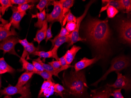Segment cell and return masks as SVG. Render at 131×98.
I'll return each mask as SVG.
<instances>
[{"label":"cell","mask_w":131,"mask_h":98,"mask_svg":"<svg viewBox=\"0 0 131 98\" xmlns=\"http://www.w3.org/2000/svg\"><path fill=\"white\" fill-rule=\"evenodd\" d=\"M86 33L92 45L97 50L104 53L105 48L108 44L111 35L108 20H89L86 26Z\"/></svg>","instance_id":"1"},{"label":"cell","mask_w":131,"mask_h":98,"mask_svg":"<svg viewBox=\"0 0 131 98\" xmlns=\"http://www.w3.org/2000/svg\"><path fill=\"white\" fill-rule=\"evenodd\" d=\"M72 68L69 75L64 76L63 84L67 93L81 97L86 93L88 88L84 71L76 72Z\"/></svg>","instance_id":"2"},{"label":"cell","mask_w":131,"mask_h":98,"mask_svg":"<svg viewBox=\"0 0 131 98\" xmlns=\"http://www.w3.org/2000/svg\"><path fill=\"white\" fill-rule=\"evenodd\" d=\"M129 60L126 57L122 56L114 58L112 60L111 66L109 69L106 71V73L102 77L95 83H93L92 85L97 86L100 82L104 81L106 79L108 75L110 73L113 71L119 72L126 68L129 66Z\"/></svg>","instance_id":"3"},{"label":"cell","mask_w":131,"mask_h":98,"mask_svg":"<svg viewBox=\"0 0 131 98\" xmlns=\"http://www.w3.org/2000/svg\"><path fill=\"white\" fill-rule=\"evenodd\" d=\"M16 94H20L21 96L25 98H29L30 95V84L27 83L23 87H18L9 84L7 87L3 90L0 89L1 96L3 95L12 96Z\"/></svg>","instance_id":"4"},{"label":"cell","mask_w":131,"mask_h":98,"mask_svg":"<svg viewBox=\"0 0 131 98\" xmlns=\"http://www.w3.org/2000/svg\"><path fill=\"white\" fill-rule=\"evenodd\" d=\"M52 5H53V11L50 14H46V20L48 23L53 24L56 22H60L62 26L63 23V9L60 1H53Z\"/></svg>","instance_id":"5"},{"label":"cell","mask_w":131,"mask_h":98,"mask_svg":"<svg viewBox=\"0 0 131 98\" xmlns=\"http://www.w3.org/2000/svg\"><path fill=\"white\" fill-rule=\"evenodd\" d=\"M94 1H90L88 4L87 6H86L85 10H84V12L83 14L77 18L76 22V27L74 31L71 32L70 34V37L71 39V42L68 45V47L73 45V44L77 42L78 41H83L86 40V39H82L79 36V31L80 29V25H81V23L83 19H84L85 16L86 15L88 12V9L90 7V6L92 5V4L93 3Z\"/></svg>","instance_id":"6"},{"label":"cell","mask_w":131,"mask_h":98,"mask_svg":"<svg viewBox=\"0 0 131 98\" xmlns=\"http://www.w3.org/2000/svg\"><path fill=\"white\" fill-rule=\"evenodd\" d=\"M19 43V39L14 36H10L0 42V50L3 51L4 55L6 53L20 57L15 50V46Z\"/></svg>","instance_id":"7"},{"label":"cell","mask_w":131,"mask_h":98,"mask_svg":"<svg viewBox=\"0 0 131 98\" xmlns=\"http://www.w3.org/2000/svg\"><path fill=\"white\" fill-rule=\"evenodd\" d=\"M120 37L126 43L131 45V22L130 19L123 20L119 27Z\"/></svg>","instance_id":"8"},{"label":"cell","mask_w":131,"mask_h":98,"mask_svg":"<svg viewBox=\"0 0 131 98\" xmlns=\"http://www.w3.org/2000/svg\"><path fill=\"white\" fill-rule=\"evenodd\" d=\"M117 74V79L113 84H107L110 87L114 89H121L125 90L126 92L131 89V81L128 77L123 75L119 72H116Z\"/></svg>","instance_id":"9"},{"label":"cell","mask_w":131,"mask_h":98,"mask_svg":"<svg viewBox=\"0 0 131 98\" xmlns=\"http://www.w3.org/2000/svg\"><path fill=\"white\" fill-rule=\"evenodd\" d=\"M12 11V15L10 19L12 26L14 28L20 29V23L23 17L26 15V12H19L17 10V7L13 6L11 8Z\"/></svg>","instance_id":"10"},{"label":"cell","mask_w":131,"mask_h":98,"mask_svg":"<svg viewBox=\"0 0 131 98\" xmlns=\"http://www.w3.org/2000/svg\"><path fill=\"white\" fill-rule=\"evenodd\" d=\"M101 58H102V57L100 56H97L92 59L84 57L83 59H81L80 61H79L78 62L76 63L73 68L75 69V70L76 72H78L94 63H96Z\"/></svg>","instance_id":"11"},{"label":"cell","mask_w":131,"mask_h":98,"mask_svg":"<svg viewBox=\"0 0 131 98\" xmlns=\"http://www.w3.org/2000/svg\"><path fill=\"white\" fill-rule=\"evenodd\" d=\"M34 60L37 61V62L39 63L40 64L42 65L45 71H46L49 72L53 75L59 78V79H60V77H59V73L63 71L67 70V69H68L70 68L74 67V66H73L68 65V66H65V67H61V68H59L58 70H55L49 64H45V63H44L42 61L40 58H37V59L35 60Z\"/></svg>","instance_id":"12"},{"label":"cell","mask_w":131,"mask_h":98,"mask_svg":"<svg viewBox=\"0 0 131 98\" xmlns=\"http://www.w3.org/2000/svg\"><path fill=\"white\" fill-rule=\"evenodd\" d=\"M70 42L71 39L70 37V34L64 37L57 38L55 41L53 47L51 50L53 53V58H54L56 60H59V58L57 55L58 49L64 43L68 42L70 43Z\"/></svg>","instance_id":"13"},{"label":"cell","mask_w":131,"mask_h":98,"mask_svg":"<svg viewBox=\"0 0 131 98\" xmlns=\"http://www.w3.org/2000/svg\"><path fill=\"white\" fill-rule=\"evenodd\" d=\"M12 26L10 23L4 25L3 28L0 31V42L3 41L10 36H17V32L15 28H12L10 30V27Z\"/></svg>","instance_id":"14"},{"label":"cell","mask_w":131,"mask_h":98,"mask_svg":"<svg viewBox=\"0 0 131 98\" xmlns=\"http://www.w3.org/2000/svg\"><path fill=\"white\" fill-rule=\"evenodd\" d=\"M103 4H105L102 7L100 13L106 10L109 6H111L117 9L118 11L123 12L125 10L123 5L121 2V0H110V1H102Z\"/></svg>","instance_id":"15"},{"label":"cell","mask_w":131,"mask_h":98,"mask_svg":"<svg viewBox=\"0 0 131 98\" xmlns=\"http://www.w3.org/2000/svg\"><path fill=\"white\" fill-rule=\"evenodd\" d=\"M48 29V22L46 20H44L42 24V27L40 29L37 30L35 38H34V41L38 43L39 45L40 44L43 40L46 38V32Z\"/></svg>","instance_id":"16"},{"label":"cell","mask_w":131,"mask_h":98,"mask_svg":"<svg viewBox=\"0 0 131 98\" xmlns=\"http://www.w3.org/2000/svg\"><path fill=\"white\" fill-rule=\"evenodd\" d=\"M80 49H81V48L79 46L73 45L70 50H68L67 51L64 56L67 64L70 65L72 63L75 59L77 53L78 52Z\"/></svg>","instance_id":"17"},{"label":"cell","mask_w":131,"mask_h":98,"mask_svg":"<svg viewBox=\"0 0 131 98\" xmlns=\"http://www.w3.org/2000/svg\"><path fill=\"white\" fill-rule=\"evenodd\" d=\"M34 74H35L34 72L26 71L20 77L15 85L18 87L24 86L28 83V82L32 77Z\"/></svg>","instance_id":"18"},{"label":"cell","mask_w":131,"mask_h":98,"mask_svg":"<svg viewBox=\"0 0 131 98\" xmlns=\"http://www.w3.org/2000/svg\"><path fill=\"white\" fill-rule=\"evenodd\" d=\"M59 1L61 4L62 9H63L62 14H63V23L62 25V27H63L66 15L68 13L69 10H70V8L73 6L75 1L74 0H61Z\"/></svg>","instance_id":"19"},{"label":"cell","mask_w":131,"mask_h":98,"mask_svg":"<svg viewBox=\"0 0 131 98\" xmlns=\"http://www.w3.org/2000/svg\"><path fill=\"white\" fill-rule=\"evenodd\" d=\"M112 88L107 85L104 90L95 93L92 98H110L112 92Z\"/></svg>","instance_id":"20"},{"label":"cell","mask_w":131,"mask_h":98,"mask_svg":"<svg viewBox=\"0 0 131 98\" xmlns=\"http://www.w3.org/2000/svg\"><path fill=\"white\" fill-rule=\"evenodd\" d=\"M38 50V48L35 47L33 43L29 42V44L27 46L24 48L23 52L21 57L25 59L27 57V59H29V55L32 54L34 52L37 51Z\"/></svg>","instance_id":"21"},{"label":"cell","mask_w":131,"mask_h":98,"mask_svg":"<svg viewBox=\"0 0 131 98\" xmlns=\"http://www.w3.org/2000/svg\"><path fill=\"white\" fill-rule=\"evenodd\" d=\"M46 9H44L42 12L39 13H37L35 15H32V18H37L38 20L35 23V27L41 28L42 26V24L44 20L46 19Z\"/></svg>","instance_id":"22"},{"label":"cell","mask_w":131,"mask_h":98,"mask_svg":"<svg viewBox=\"0 0 131 98\" xmlns=\"http://www.w3.org/2000/svg\"><path fill=\"white\" fill-rule=\"evenodd\" d=\"M0 70L5 71L10 74H14L15 70L6 62L3 57L0 58Z\"/></svg>","instance_id":"23"},{"label":"cell","mask_w":131,"mask_h":98,"mask_svg":"<svg viewBox=\"0 0 131 98\" xmlns=\"http://www.w3.org/2000/svg\"><path fill=\"white\" fill-rule=\"evenodd\" d=\"M20 61L22 64L23 70H25L27 71L30 72H35V69L33 64L29 63L25 59L20 57Z\"/></svg>","instance_id":"24"},{"label":"cell","mask_w":131,"mask_h":98,"mask_svg":"<svg viewBox=\"0 0 131 98\" xmlns=\"http://www.w3.org/2000/svg\"><path fill=\"white\" fill-rule=\"evenodd\" d=\"M55 84V83H54V82H53L51 81L46 80V81H44L42 85L40 90L39 91V94H38V98H40L41 97V95L45 90L51 87L54 86Z\"/></svg>","instance_id":"25"},{"label":"cell","mask_w":131,"mask_h":98,"mask_svg":"<svg viewBox=\"0 0 131 98\" xmlns=\"http://www.w3.org/2000/svg\"><path fill=\"white\" fill-rule=\"evenodd\" d=\"M0 5L1 6V11L2 15L4 14L6 10L9 8L13 6L10 0H0Z\"/></svg>","instance_id":"26"},{"label":"cell","mask_w":131,"mask_h":98,"mask_svg":"<svg viewBox=\"0 0 131 98\" xmlns=\"http://www.w3.org/2000/svg\"><path fill=\"white\" fill-rule=\"evenodd\" d=\"M32 55L38 56L39 58L46 59V58H53V53L51 50L48 51H36L34 52Z\"/></svg>","instance_id":"27"},{"label":"cell","mask_w":131,"mask_h":98,"mask_svg":"<svg viewBox=\"0 0 131 98\" xmlns=\"http://www.w3.org/2000/svg\"><path fill=\"white\" fill-rule=\"evenodd\" d=\"M53 1L49 0H40L36 6V8L39 9L40 12H42L45 8L46 7L48 8L49 5L52 4Z\"/></svg>","instance_id":"28"},{"label":"cell","mask_w":131,"mask_h":98,"mask_svg":"<svg viewBox=\"0 0 131 98\" xmlns=\"http://www.w3.org/2000/svg\"><path fill=\"white\" fill-rule=\"evenodd\" d=\"M70 33H69L67 30L65 28H64V27L62 26L61 29V31H60V33L57 35L56 37L53 39H50V40L52 43V46L51 47V49L53 48V46H54V42L56 40L57 38H60V37H64L65 36L68 35L70 34Z\"/></svg>","instance_id":"29"},{"label":"cell","mask_w":131,"mask_h":98,"mask_svg":"<svg viewBox=\"0 0 131 98\" xmlns=\"http://www.w3.org/2000/svg\"><path fill=\"white\" fill-rule=\"evenodd\" d=\"M35 74L39 75L45 80H50V81H52L53 82H54V79H53V77H52L53 75L51 74L50 73L46 71L45 70L44 71H42V72H36V73H35Z\"/></svg>","instance_id":"30"},{"label":"cell","mask_w":131,"mask_h":98,"mask_svg":"<svg viewBox=\"0 0 131 98\" xmlns=\"http://www.w3.org/2000/svg\"><path fill=\"white\" fill-rule=\"evenodd\" d=\"M106 10L107 16L109 18H114L119 12L117 9L111 6H109Z\"/></svg>","instance_id":"31"},{"label":"cell","mask_w":131,"mask_h":98,"mask_svg":"<svg viewBox=\"0 0 131 98\" xmlns=\"http://www.w3.org/2000/svg\"><path fill=\"white\" fill-rule=\"evenodd\" d=\"M77 18L75 17L71 12L70 10H69L68 13L66 15L65 17L64 20L63 26L65 24L66 22L68 23L70 22H73L76 23Z\"/></svg>","instance_id":"32"},{"label":"cell","mask_w":131,"mask_h":98,"mask_svg":"<svg viewBox=\"0 0 131 98\" xmlns=\"http://www.w3.org/2000/svg\"><path fill=\"white\" fill-rule=\"evenodd\" d=\"M54 92L57 94L58 95L60 96L62 98H64L63 92L65 91L64 88L63 86L59 84H55L54 85Z\"/></svg>","instance_id":"33"},{"label":"cell","mask_w":131,"mask_h":98,"mask_svg":"<svg viewBox=\"0 0 131 98\" xmlns=\"http://www.w3.org/2000/svg\"><path fill=\"white\" fill-rule=\"evenodd\" d=\"M11 3L12 5L14 4H17L18 6L22 4H29V3H34L37 2V1L33 0H10Z\"/></svg>","instance_id":"34"},{"label":"cell","mask_w":131,"mask_h":98,"mask_svg":"<svg viewBox=\"0 0 131 98\" xmlns=\"http://www.w3.org/2000/svg\"><path fill=\"white\" fill-rule=\"evenodd\" d=\"M34 6V4L31 5L29 4L19 5L17 7V10L18 12H26L28 9H30L33 8Z\"/></svg>","instance_id":"35"},{"label":"cell","mask_w":131,"mask_h":98,"mask_svg":"<svg viewBox=\"0 0 131 98\" xmlns=\"http://www.w3.org/2000/svg\"><path fill=\"white\" fill-rule=\"evenodd\" d=\"M121 2L123 5L126 12L127 14L129 13L131 11V0H121Z\"/></svg>","instance_id":"36"},{"label":"cell","mask_w":131,"mask_h":98,"mask_svg":"<svg viewBox=\"0 0 131 98\" xmlns=\"http://www.w3.org/2000/svg\"><path fill=\"white\" fill-rule=\"evenodd\" d=\"M53 86H53L45 90L41 95V97H45L47 98L53 95L54 93Z\"/></svg>","instance_id":"37"},{"label":"cell","mask_w":131,"mask_h":98,"mask_svg":"<svg viewBox=\"0 0 131 98\" xmlns=\"http://www.w3.org/2000/svg\"><path fill=\"white\" fill-rule=\"evenodd\" d=\"M76 27V23L73 22L68 23L66 26L65 28L70 33H71L74 31Z\"/></svg>","instance_id":"38"},{"label":"cell","mask_w":131,"mask_h":98,"mask_svg":"<svg viewBox=\"0 0 131 98\" xmlns=\"http://www.w3.org/2000/svg\"><path fill=\"white\" fill-rule=\"evenodd\" d=\"M32 64H33V66L34 67L35 69V73L42 72V71H45V70H44V68H43L42 65L40 64L39 63L37 62V61L34 60H33L32 61Z\"/></svg>","instance_id":"39"},{"label":"cell","mask_w":131,"mask_h":98,"mask_svg":"<svg viewBox=\"0 0 131 98\" xmlns=\"http://www.w3.org/2000/svg\"><path fill=\"white\" fill-rule=\"evenodd\" d=\"M121 89H116L114 90L111 93V96L114 98H124L121 93Z\"/></svg>","instance_id":"40"},{"label":"cell","mask_w":131,"mask_h":98,"mask_svg":"<svg viewBox=\"0 0 131 98\" xmlns=\"http://www.w3.org/2000/svg\"><path fill=\"white\" fill-rule=\"evenodd\" d=\"M54 70H57L61 68V64L59 60H53V61L49 62L48 63Z\"/></svg>","instance_id":"41"},{"label":"cell","mask_w":131,"mask_h":98,"mask_svg":"<svg viewBox=\"0 0 131 98\" xmlns=\"http://www.w3.org/2000/svg\"><path fill=\"white\" fill-rule=\"evenodd\" d=\"M52 24L51 23L50 24L49 28L47 29V32H46V42H47L48 40H50L51 38L53 37V35L51 32V27H52Z\"/></svg>","instance_id":"42"},{"label":"cell","mask_w":131,"mask_h":98,"mask_svg":"<svg viewBox=\"0 0 131 98\" xmlns=\"http://www.w3.org/2000/svg\"><path fill=\"white\" fill-rule=\"evenodd\" d=\"M59 61L61 64V67H65L68 65L67 63V61L66 60L64 56L59 58Z\"/></svg>","instance_id":"43"},{"label":"cell","mask_w":131,"mask_h":98,"mask_svg":"<svg viewBox=\"0 0 131 98\" xmlns=\"http://www.w3.org/2000/svg\"><path fill=\"white\" fill-rule=\"evenodd\" d=\"M19 43L22 45L24 48H25L29 43V42L27 40L26 38L23 40L19 39Z\"/></svg>","instance_id":"44"},{"label":"cell","mask_w":131,"mask_h":98,"mask_svg":"<svg viewBox=\"0 0 131 98\" xmlns=\"http://www.w3.org/2000/svg\"><path fill=\"white\" fill-rule=\"evenodd\" d=\"M3 98H12L11 96H5ZM18 98H25V97H23L22 96H20V97H19Z\"/></svg>","instance_id":"45"},{"label":"cell","mask_w":131,"mask_h":98,"mask_svg":"<svg viewBox=\"0 0 131 98\" xmlns=\"http://www.w3.org/2000/svg\"><path fill=\"white\" fill-rule=\"evenodd\" d=\"M7 73V72L6 71H3L0 70V75H1V74H4V73Z\"/></svg>","instance_id":"46"},{"label":"cell","mask_w":131,"mask_h":98,"mask_svg":"<svg viewBox=\"0 0 131 98\" xmlns=\"http://www.w3.org/2000/svg\"><path fill=\"white\" fill-rule=\"evenodd\" d=\"M2 87V80H1V77L0 75V89Z\"/></svg>","instance_id":"47"},{"label":"cell","mask_w":131,"mask_h":98,"mask_svg":"<svg viewBox=\"0 0 131 98\" xmlns=\"http://www.w3.org/2000/svg\"><path fill=\"white\" fill-rule=\"evenodd\" d=\"M4 25H5V24H0V31H1V30L3 28Z\"/></svg>","instance_id":"48"},{"label":"cell","mask_w":131,"mask_h":98,"mask_svg":"<svg viewBox=\"0 0 131 98\" xmlns=\"http://www.w3.org/2000/svg\"><path fill=\"white\" fill-rule=\"evenodd\" d=\"M2 15H1V9H0V24H1V21H2Z\"/></svg>","instance_id":"49"},{"label":"cell","mask_w":131,"mask_h":98,"mask_svg":"<svg viewBox=\"0 0 131 98\" xmlns=\"http://www.w3.org/2000/svg\"><path fill=\"white\" fill-rule=\"evenodd\" d=\"M1 6L0 5V9H1Z\"/></svg>","instance_id":"50"}]
</instances>
